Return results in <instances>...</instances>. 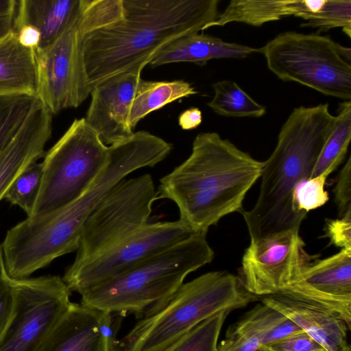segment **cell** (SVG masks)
<instances>
[{
  "label": "cell",
  "instance_id": "obj_1",
  "mask_svg": "<svg viewBox=\"0 0 351 351\" xmlns=\"http://www.w3.org/2000/svg\"><path fill=\"white\" fill-rule=\"evenodd\" d=\"M123 17L84 34L88 85L124 72L141 73L176 38L199 32L219 14V0H122Z\"/></svg>",
  "mask_w": 351,
  "mask_h": 351
},
{
  "label": "cell",
  "instance_id": "obj_2",
  "mask_svg": "<svg viewBox=\"0 0 351 351\" xmlns=\"http://www.w3.org/2000/svg\"><path fill=\"white\" fill-rule=\"evenodd\" d=\"M263 166L264 161L218 133L202 132L194 138L187 159L160 180L157 199L173 201L178 220L192 234H206L226 215L243 211L244 198Z\"/></svg>",
  "mask_w": 351,
  "mask_h": 351
},
{
  "label": "cell",
  "instance_id": "obj_3",
  "mask_svg": "<svg viewBox=\"0 0 351 351\" xmlns=\"http://www.w3.org/2000/svg\"><path fill=\"white\" fill-rule=\"evenodd\" d=\"M335 119L327 103L299 106L290 113L274 150L264 161L257 201L241 213L250 241L299 231L307 213L294 210L293 193L300 182L311 178Z\"/></svg>",
  "mask_w": 351,
  "mask_h": 351
},
{
  "label": "cell",
  "instance_id": "obj_4",
  "mask_svg": "<svg viewBox=\"0 0 351 351\" xmlns=\"http://www.w3.org/2000/svg\"><path fill=\"white\" fill-rule=\"evenodd\" d=\"M257 299L239 276L226 271L204 274L146 309L117 341L115 351H158L209 317L243 308Z\"/></svg>",
  "mask_w": 351,
  "mask_h": 351
},
{
  "label": "cell",
  "instance_id": "obj_5",
  "mask_svg": "<svg viewBox=\"0 0 351 351\" xmlns=\"http://www.w3.org/2000/svg\"><path fill=\"white\" fill-rule=\"evenodd\" d=\"M214 254L206 234H191L130 270L83 291L80 304L110 313H143L173 294L190 273L210 263Z\"/></svg>",
  "mask_w": 351,
  "mask_h": 351
},
{
  "label": "cell",
  "instance_id": "obj_6",
  "mask_svg": "<svg viewBox=\"0 0 351 351\" xmlns=\"http://www.w3.org/2000/svg\"><path fill=\"white\" fill-rule=\"evenodd\" d=\"M280 80L350 101L351 49L328 36L285 32L256 49Z\"/></svg>",
  "mask_w": 351,
  "mask_h": 351
},
{
  "label": "cell",
  "instance_id": "obj_7",
  "mask_svg": "<svg viewBox=\"0 0 351 351\" xmlns=\"http://www.w3.org/2000/svg\"><path fill=\"white\" fill-rule=\"evenodd\" d=\"M108 146L86 123L75 119L43 156L40 187L29 217L61 208L83 194L104 168Z\"/></svg>",
  "mask_w": 351,
  "mask_h": 351
},
{
  "label": "cell",
  "instance_id": "obj_8",
  "mask_svg": "<svg viewBox=\"0 0 351 351\" xmlns=\"http://www.w3.org/2000/svg\"><path fill=\"white\" fill-rule=\"evenodd\" d=\"M14 308L0 337V351H39L69 309L71 291L62 278H12Z\"/></svg>",
  "mask_w": 351,
  "mask_h": 351
},
{
  "label": "cell",
  "instance_id": "obj_9",
  "mask_svg": "<svg viewBox=\"0 0 351 351\" xmlns=\"http://www.w3.org/2000/svg\"><path fill=\"white\" fill-rule=\"evenodd\" d=\"M156 199L149 174L119 182L85 223L73 263L104 251L147 224Z\"/></svg>",
  "mask_w": 351,
  "mask_h": 351
},
{
  "label": "cell",
  "instance_id": "obj_10",
  "mask_svg": "<svg viewBox=\"0 0 351 351\" xmlns=\"http://www.w3.org/2000/svg\"><path fill=\"white\" fill-rule=\"evenodd\" d=\"M86 33L81 0L79 13L62 34L49 46L34 51L36 97L52 115L78 107L90 95L82 53Z\"/></svg>",
  "mask_w": 351,
  "mask_h": 351
},
{
  "label": "cell",
  "instance_id": "obj_11",
  "mask_svg": "<svg viewBox=\"0 0 351 351\" xmlns=\"http://www.w3.org/2000/svg\"><path fill=\"white\" fill-rule=\"evenodd\" d=\"M180 220L147 223L120 241L79 263H72L62 279L71 291H83L140 264L187 238Z\"/></svg>",
  "mask_w": 351,
  "mask_h": 351
},
{
  "label": "cell",
  "instance_id": "obj_12",
  "mask_svg": "<svg viewBox=\"0 0 351 351\" xmlns=\"http://www.w3.org/2000/svg\"><path fill=\"white\" fill-rule=\"evenodd\" d=\"M304 246L299 231L293 230L250 241L239 276L245 288L257 297L282 291L311 263Z\"/></svg>",
  "mask_w": 351,
  "mask_h": 351
},
{
  "label": "cell",
  "instance_id": "obj_13",
  "mask_svg": "<svg viewBox=\"0 0 351 351\" xmlns=\"http://www.w3.org/2000/svg\"><path fill=\"white\" fill-rule=\"evenodd\" d=\"M278 293L320 304L351 324V250L310 263L297 280Z\"/></svg>",
  "mask_w": 351,
  "mask_h": 351
},
{
  "label": "cell",
  "instance_id": "obj_14",
  "mask_svg": "<svg viewBox=\"0 0 351 351\" xmlns=\"http://www.w3.org/2000/svg\"><path fill=\"white\" fill-rule=\"evenodd\" d=\"M141 73L124 72L95 86L84 117L87 124L110 146L133 134L129 125L130 108L142 80Z\"/></svg>",
  "mask_w": 351,
  "mask_h": 351
},
{
  "label": "cell",
  "instance_id": "obj_15",
  "mask_svg": "<svg viewBox=\"0 0 351 351\" xmlns=\"http://www.w3.org/2000/svg\"><path fill=\"white\" fill-rule=\"evenodd\" d=\"M113 313L73 303L39 351H115Z\"/></svg>",
  "mask_w": 351,
  "mask_h": 351
},
{
  "label": "cell",
  "instance_id": "obj_16",
  "mask_svg": "<svg viewBox=\"0 0 351 351\" xmlns=\"http://www.w3.org/2000/svg\"><path fill=\"white\" fill-rule=\"evenodd\" d=\"M52 116L38 99L21 128L0 152V201L16 178L43 158L52 133Z\"/></svg>",
  "mask_w": 351,
  "mask_h": 351
},
{
  "label": "cell",
  "instance_id": "obj_17",
  "mask_svg": "<svg viewBox=\"0 0 351 351\" xmlns=\"http://www.w3.org/2000/svg\"><path fill=\"white\" fill-rule=\"evenodd\" d=\"M261 302L295 322L326 351H343L349 346L347 339L350 328L330 309L285 293L262 296Z\"/></svg>",
  "mask_w": 351,
  "mask_h": 351
},
{
  "label": "cell",
  "instance_id": "obj_18",
  "mask_svg": "<svg viewBox=\"0 0 351 351\" xmlns=\"http://www.w3.org/2000/svg\"><path fill=\"white\" fill-rule=\"evenodd\" d=\"M255 48L228 43L222 39L199 32L182 36L159 51L149 64L157 67L174 62H192L204 66L209 60L221 58H245Z\"/></svg>",
  "mask_w": 351,
  "mask_h": 351
},
{
  "label": "cell",
  "instance_id": "obj_19",
  "mask_svg": "<svg viewBox=\"0 0 351 351\" xmlns=\"http://www.w3.org/2000/svg\"><path fill=\"white\" fill-rule=\"evenodd\" d=\"M81 0H19L12 29L23 25L36 28L41 35L39 49L51 45L76 17Z\"/></svg>",
  "mask_w": 351,
  "mask_h": 351
},
{
  "label": "cell",
  "instance_id": "obj_20",
  "mask_svg": "<svg viewBox=\"0 0 351 351\" xmlns=\"http://www.w3.org/2000/svg\"><path fill=\"white\" fill-rule=\"evenodd\" d=\"M37 88L35 53L21 45L12 30L0 39V97H36Z\"/></svg>",
  "mask_w": 351,
  "mask_h": 351
},
{
  "label": "cell",
  "instance_id": "obj_21",
  "mask_svg": "<svg viewBox=\"0 0 351 351\" xmlns=\"http://www.w3.org/2000/svg\"><path fill=\"white\" fill-rule=\"evenodd\" d=\"M302 12L303 0H232L217 19L201 32L232 22L260 27L289 16L299 17Z\"/></svg>",
  "mask_w": 351,
  "mask_h": 351
},
{
  "label": "cell",
  "instance_id": "obj_22",
  "mask_svg": "<svg viewBox=\"0 0 351 351\" xmlns=\"http://www.w3.org/2000/svg\"><path fill=\"white\" fill-rule=\"evenodd\" d=\"M285 317L265 304H257L228 328L217 351H256L265 335Z\"/></svg>",
  "mask_w": 351,
  "mask_h": 351
},
{
  "label": "cell",
  "instance_id": "obj_23",
  "mask_svg": "<svg viewBox=\"0 0 351 351\" xmlns=\"http://www.w3.org/2000/svg\"><path fill=\"white\" fill-rule=\"evenodd\" d=\"M197 91L184 80L145 81L142 79L129 112V125L133 130L138 123L153 111Z\"/></svg>",
  "mask_w": 351,
  "mask_h": 351
},
{
  "label": "cell",
  "instance_id": "obj_24",
  "mask_svg": "<svg viewBox=\"0 0 351 351\" xmlns=\"http://www.w3.org/2000/svg\"><path fill=\"white\" fill-rule=\"evenodd\" d=\"M351 139V101L341 103L332 129L316 161L311 178L328 177L343 160Z\"/></svg>",
  "mask_w": 351,
  "mask_h": 351
},
{
  "label": "cell",
  "instance_id": "obj_25",
  "mask_svg": "<svg viewBox=\"0 0 351 351\" xmlns=\"http://www.w3.org/2000/svg\"><path fill=\"white\" fill-rule=\"evenodd\" d=\"M214 96L207 104L217 114L230 117L259 118L266 108L257 103L235 82L221 80L213 84Z\"/></svg>",
  "mask_w": 351,
  "mask_h": 351
},
{
  "label": "cell",
  "instance_id": "obj_26",
  "mask_svg": "<svg viewBox=\"0 0 351 351\" xmlns=\"http://www.w3.org/2000/svg\"><path fill=\"white\" fill-rule=\"evenodd\" d=\"M230 312L223 311L209 317L158 351H217L219 334Z\"/></svg>",
  "mask_w": 351,
  "mask_h": 351
},
{
  "label": "cell",
  "instance_id": "obj_27",
  "mask_svg": "<svg viewBox=\"0 0 351 351\" xmlns=\"http://www.w3.org/2000/svg\"><path fill=\"white\" fill-rule=\"evenodd\" d=\"M37 100L27 95L0 97V152L17 133Z\"/></svg>",
  "mask_w": 351,
  "mask_h": 351
},
{
  "label": "cell",
  "instance_id": "obj_28",
  "mask_svg": "<svg viewBox=\"0 0 351 351\" xmlns=\"http://www.w3.org/2000/svg\"><path fill=\"white\" fill-rule=\"evenodd\" d=\"M43 172L41 162L31 165L12 183L3 199L21 208L29 217L40 187Z\"/></svg>",
  "mask_w": 351,
  "mask_h": 351
},
{
  "label": "cell",
  "instance_id": "obj_29",
  "mask_svg": "<svg viewBox=\"0 0 351 351\" xmlns=\"http://www.w3.org/2000/svg\"><path fill=\"white\" fill-rule=\"evenodd\" d=\"M300 26L317 29V34L331 29L341 27L343 32L351 36V1L324 0L321 9L308 16Z\"/></svg>",
  "mask_w": 351,
  "mask_h": 351
},
{
  "label": "cell",
  "instance_id": "obj_30",
  "mask_svg": "<svg viewBox=\"0 0 351 351\" xmlns=\"http://www.w3.org/2000/svg\"><path fill=\"white\" fill-rule=\"evenodd\" d=\"M327 177L319 176L300 182L295 187L292 198L294 210L301 213L321 207L328 200L325 190Z\"/></svg>",
  "mask_w": 351,
  "mask_h": 351
},
{
  "label": "cell",
  "instance_id": "obj_31",
  "mask_svg": "<svg viewBox=\"0 0 351 351\" xmlns=\"http://www.w3.org/2000/svg\"><path fill=\"white\" fill-rule=\"evenodd\" d=\"M14 308V295L12 278L6 271L0 244V337L12 317Z\"/></svg>",
  "mask_w": 351,
  "mask_h": 351
},
{
  "label": "cell",
  "instance_id": "obj_32",
  "mask_svg": "<svg viewBox=\"0 0 351 351\" xmlns=\"http://www.w3.org/2000/svg\"><path fill=\"white\" fill-rule=\"evenodd\" d=\"M265 351H326L304 331L261 346Z\"/></svg>",
  "mask_w": 351,
  "mask_h": 351
},
{
  "label": "cell",
  "instance_id": "obj_33",
  "mask_svg": "<svg viewBox=\"0 0 351 351\" xmlns=\"http://www.w3.org/2000/svg\"><path fill=\"white\" fill-rule=\"evenodd\" d=\"M335 202L341 217L351 213V157L341 168L333 190Z\"/></svg>",
  "mask_w": 351,
  "mask_h": 351
},
{
  "label": "cell",
  "instance_id": "obj_34",
  "mask_svg": "<svg viewBox=\"0 0 351 351\" xmlns=\"http://www.w3.org/2000/svg\"><path fill=\"white\" fill-rule=\"evenodd\" d=\"M324 237L341 249L351 250V213L339 219H326Z\"/></svg>",
  "mask_w": 351,
  "mask_h": 351
},
{
  "label": "cell",
  "instance_id": "obj_35",
  "mask_svg": "<svg viewBox=\"0 0 351 351\" xmlns=\"http://www.w3.org/2000/svg\"><path fill=\"white\" fill-rule=\"evenodd\" d=\"M303 331L295 322L286 317L265 335L261 346L280 341Z\"/></svg>",
  "mask_w": 351,
  "mask_h": 351
},
{
  "label": "cell",
  "instance_id": "obj_36",
  "mask_svg": "<svg viewBox=\"0 0 351 351\" xmlns=\"http://www.w3.org/2000/svg\"><path fill=\"white\" fill-rule=\"evenodd\" d=\"M12 31L15 33L19 43L34 51L40 48L41 35L34 27L29 25H21Z\"/></svg>",
  "mask_w": 351,
  "mask_h": 351
},
{
  "label": "cell",
  "instance_id": "obj_37",
  "mask_svg": "<svg viewBox=\"0 0 351 351\" xmlns=\"http://www.w3.org/2000/svg\"><path fill=\"white\" fill-rule=\"evenodd\" d=\"M16 0H0V39L12 30Z\"/></svg>",
  "mask_w": 351,
  "mask_h": 351
},
{
  "label": "cell",
  "instance_id": "obj_38",
  "mask_svg": "<svg viewBox=\"0 0 351 351\" xmlns=\"http://www.w3.org/2000/svg\"><path fill=\"white\" fill-rule=\"evenodd\" d=\"M202 121V113L198 108H191L183 111L178 118V124L183 130L195 129Z\"/></svg>",
  "mask_w": 351,
  "mask_h": 351
},
{
  "label": "cell",
  "instance_id": "obj_39",
  "mask_svg": "<svg viewBox=\"0 0 351 351\" xmlns=\"http://www.w3.org/2000/svg\"><path fill=\"white\" fill-rule=\"evenodd\" d=\"M343 351H350V346L347 347L343 350Z\"/></svg>",
  "mask_w": 351,
  "mask_h": 351
},
{
  "label": "cell",
  "instance_id": "obj_40",
  "mask_svg": "<svg viewBox=\"0 0 351 351\" xmlns=\"http://www.w3.org/2000/svg\"><path fill=\"white\" fill-rule=\"evenodd\" d=\"M256 351H265L264 350H263L262 348H259L258 350H257Z\"/></svg>",
  "mask_w": 351,
  "mask_h": 351
}]
</instances>
